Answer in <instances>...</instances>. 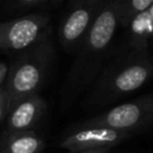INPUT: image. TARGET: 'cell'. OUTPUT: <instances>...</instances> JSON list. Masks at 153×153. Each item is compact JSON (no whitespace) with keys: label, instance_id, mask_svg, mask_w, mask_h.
Instances as JSON below:
<instances>
[{"label":"cell","instance_id":"1","mask_svg":"<svg viewBox=\"0 0 153 153\" xmlns=\"http://www.w3.org/2000/svg\"><path fill=\"white\" fill-rule=\"evenodd\" d=\"M47 48L38 47L35 51L22 56L7 73L4 87L7 97V115L18 103L37 94L49 65V49Z\"/></svg>","mask_w":153,"mask_h":153},{"label":"cell","instance_id":"2","mask_svg":"<svg viewBox=\"0 0 153 153\" xmlns=\"http://www.w3.org/2000/svg\"><path fill=\"white\" fill-rule=\"evenodd\" d=\"M153 122V93L120 104L109 111L86 121L82 128L104 127L136 133Z\"/></svg>","mask_w":153,"mask_h":153},{"label":"cell","instance_id":"3","mask_svg":"<svg viewBox=\"0 0 153 153\" xmlns=\"http://www.w3.org/2000/svg\"><path fill=\"white\" fill-rule=\"evenodd\" d=\"M48 18L43 16H25L0 23V50L17 51L35 44L43 35Z\"/></svg>","mask_w":153,"mask_h":153},{"label":"cell","instance_id":"4","mask_svg":"<svg viewBox=\"0 0 153 153\" xmlns=\"http://www.w3.org/2000/svg\"><path fill=\"white\" fill-rule=\"evenodd\" d=\"M131 134L134 131L104 127L82 128L67 136L61 147L69 153H105Z\"/></svg>","mask_w":153,"mask_h":153},{"label":"cell","instance_id":"5","mask_svg":"<svg viewBox=\"0 0 153 153\" xmlns=\"http://www.w3.org/2000/svg\"><path fill=\"white\" fill-rule=\"evenodd\" d=\"M152 75L153 66L148 61H134L115 72L105 90L109 97H122L141 88Z\"/></svg>","mask_w":153,"mask_h":153},{"label":"cell","instance_id":"6","mask_svg":"<svg viewBox=\"0 0 153 153\" xmlns=\"http://www.w3.org/2000/svg\"><path fill=\"white\" fill-rule=\"evenodd\" d=\"M117 26V11L115 6L105 7L92 22L87 37L86 47L92 53L104 50L111 42Z\"/></svg>","mask_w":153,"mask_h":153},{"label":"cell","instance_id":"7","mask_svg":"<svg viewBox=\"0 0 153 153\" xmlns=\"http://www.w3.org/2000/svg\"><path fill=\"white\" fill-rule=\"evenodd\" d=\"M45 103L38 96L33 94L18 103L8 114V129L11 133L29 130L39 120Z\"/></svg>","mask_w":153,"mask_h":153},{"label":"cell","instance_id":"8","mask_svg":"<svg viewBox=\"0 0 153 153\" xmlns=\"http://www.w3.org/2000/svg\"><path fill=\"white\" fill-rule=\"evenodd\" d=\"M93 17L92 7L79 6L74 8L67 18L63 20L60 27V39L66 45H73L76 43L88 29Z\"/></svg>","mask_w":153,"mask_h":153},{"label":"cell","instance_id":"9","mask_svg":"<svg viewBox=\"0 0 153 153\" xmlns=\"http://www.w3.org/2000/svg\"><path fill=\"white\" fill-rule=\"evenodd\" d=\"M44 143L30 130L12 133L4 143L0 153H39Z\"/></svg>","mask_w":153,"mask_h":153},{"label":"cell","instance_id":"10","mask_svg":"<svg viewBox=\"0 0 153 153\" xmlns=\"http://www.w3.org/2000/svg\"><path fill=\"white\" fill-rule=\"evenodd\" d=\"M130 31L131 38L139 48L141 44L145 45L147 41L153 36V22L147 10L137 13L131 18Z\"/></svg>","mask_w":153,"mask_h":153},{"label":"cell","instance_id":"11","mask_svg":"<svg viewBox=\"0 0 153 153\" xmlns=\"http://www.w3.org/2000/svg\"><path fill=\"white\" fill-rule=\"evenodd\" d=\"M153 0H129V17L133 18L140 12H143L151 7Z\"/></svg>","mask_w":153,"mask_h":153},{"label":"cell","instance_id":"12","mask_svg":"<svg viewBox=\"0 0 153 153\" xmlns=\"http://www.w3.org/2000/svg\"><path fill=\"white\" fill-rule=\"evenodd\" d=\"M7 115V97L4 87H0V120Z\"/></svg>","mask_w":153,"mask_h":153},{"label":"cell","instance_id":"13","mask_svg":"<svg viewBox=\"0 0 153 153\" xmlns=\"http://www.w3.org/2000/svg\"><path fill=\"white\" fill-rule=\"evenodd\" d=\"M7 73H8V68L6 66V63L0 62V87L2 85V82L6 80L7 78Z\"/></svg>","mask_w":153,"mask_h":153},{"label":"cell","instance_id":"14","mask_svg":"<svg viewBox=\"0 0 153 153\" xmlns=\"http://www.w3.org/2000/svg\"><path fill=\"white\" fill-rule=\"evenodd\" d=\"M23 4H36V2H39L42 0H20Z\"/></svg>","mask_w":153,"mask_h":153},{"label":"cell","instance_id":"15","mask_svg":"<svg viewBox=\"0 0 153 153\" xmlns=\"http://www.w3.org/2000/svg\"><path fill=\"white\" fill-rule=\"evenodd\" d=\"M147 11H148V13H149V17H151V19H152V22H153V4L151 5V7H149Z\"/></svg>","mask_w":153,"mask_h":153},{"label":"cell","instance_id":"16","mask_svg":"<svg viewBox=\"0 0 153 153\" xmlns=\"http://www.w3.org/2000/svg\"><path fill=\"white\" fill-rule=\"evenodd\" d=\"M0 1H1V0H0Z\"/></svg>","mask_w":153,"mask_h":153}]
</instances>
